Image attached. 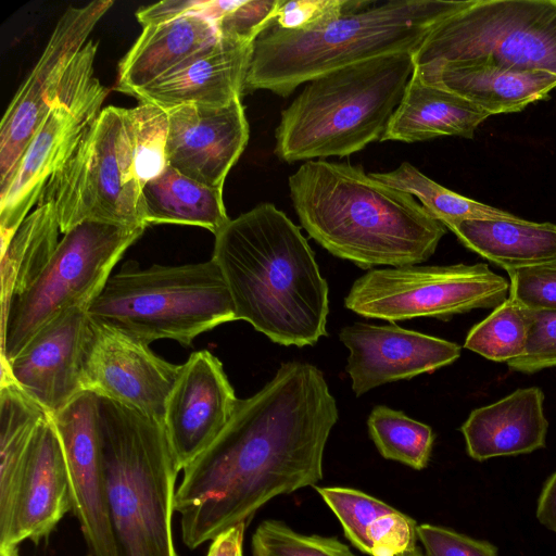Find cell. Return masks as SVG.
<instances>
[{"instance_id": "cell-37", "label": "cell", "mask_w": 556, "mask_h": 556, "mask_svg": "<svg viewBox=\"0 0 556 556\" xmlns=\"http://www.w3.org/2000/svg\"><path fill=\"white\" fill-rule=\"evenodd\" d=\"M283 0H242L216 24L223 39L253 43L258 35L277 17Z\"/></svg>"}, {"instance_id": "cell-45", "label": "cell", "mask_w": 556, "mask_h": 556, "mask_svg": "<svg viewBox=\"0 0 556 556\" xmlns=\"http://www.w3.org/2000/svg\"><path fill=\"white\" fill-rule=\"evenodd\" d=\"M396 556H427V555L422 554L421 551L416 546L414 548L402 552V553L397 554Z\"/></svg>"}, {"instance_id": "cell-9", "label": "cell", "mask_w": 556, "mask_h": 556, "mask_svg": "<svg viewBox=\"0 0 556 556\" xmlns=\"http://www.w3.org/2000/svg\"><path fill=\"white\" fill-rule=\"evenodd\" d=\"M416 66L475 62L556 75V0H470L438 24Z\"/></svg>"}, {"instance_id": "cell-23", "label": "cell", "mask_w": 556, "mask_h": 556, "mask_svg": "<svg viewBox=\"0 0 556 556\" xmlns=\"http://www.w3.org/2000/svg\"><path fill=\"white\" fill-rule=\"evenodd\" d=\"M415 68L429 83L460 96L489 115L520 112L556 88V75L543 71L507 70L475 62Z\"/></svg>"}, {"instance_id": "cell-41", "label": "cell", "mask_w": 556, "mask_h": 556, "mask_svg": "<svg viewBox=\"0 0 556 556\" xmlns=\"http://www.w3.org/2000/svg\"><path fill=\"white\" fill-rule=\"evenodd\" d=\"M208 0H165L136 12L137 21L143 27L170 22L188 15H201Z\"/></svg>"}, {"instance_id": "cell-7", "label": "cell", "mask_w": 556, "mask_h": 556, "mask_svg": "<svg viewBox=\"0 0 556 556\" xmlns=\"http://www.w3.org/2000/svg\"><path fill=\"white\" fill-rule=\"evenodd\" d=\"M87 313L147 344L172 339L186 346L199 334L237 320L229 288L213 258L146 269L126 264L110 276Z\"/></svg>"}, {"instance_id": "cell-4", "label": "cell", "mask_w": 556, "mask_h": 556, "mask_svg": "<svg viewBox=\"0 0 556 556\" xmlns=\"http://www.w3.org/2000/svg\"><path fill=\"white\" fill-rule=\"evenodd\" d=\"M470 0L365 1L307 29L279 27L275 20L253 42L244 92L269 90L288 97L303 83L382 54L416 52L442 21Z\"/></svg>"}, {"instance_id": "cell-38", "label": "cell", "mask_w": 556, "mask_h": 556, "mask_svg": "<svg viewBox=\"0 0 556 556\" xmlns=\"http://www.w3.org/2000/svg\"><path fill=\"white\" fill-rule=\"evenodd\" d=\"M509 295L528 309H556V265L507 271Z\"/></svg>"}, {"instance_id": "cell-17", "label": "cell", "mask_w": 556, "mask_h": 556, "mask_svg": "<svg viewBox=\"0 0 556 556\" xmlns=\"http://www.w3.org/2000/svg\"><path fill=\"white\" fill-rule=\"evenodd\" d=\"M349 349L346 371L361 396L384 383L412 379L454 363L462 352L455 343L397 325L355 323L339 333Z\"/></svg>"}, {"instance_id": "cell-8", "label": "cell", "mask_w": 556, "mask_h": 556, "mask_svg": "<svg viewBox=\"0 0 556 556\" xmlns=\"http://www.w3.org/2000/svg\"><path fill=\"white\" fill-rule=\"evenodd\" d=\"M141 193L128 109L110 105L101 110L40 198L53 202L60 230L66 233L87 220L146 227Z\"/></svg>"}, {"instance_id": "cell-35", "label": "cell", "mask_w": 556, "mask_h": 556, "mask_svg": "<svg viewBox=\"0 0 556 556\" xmlns=\"http://www.w3.org/2000/svg\"><path fill=\"white\" fill-rule=\"evenodd\" d=\"M252 556H356L336 538L299 533L279 520H264L252 535Z\"/></svg>"}, {"instance_id": "cell-19", "label": "cell", "mask_w": 556, "mask_h": 556, "mask_svg": "<svg viewBox=\"0 0 556 556\" xmlns=\"http://www.w3.org/2000/svg\"><path fill=\"white\" fill-rule=\"evenodd\" d=\"M168 112V165L208 187L225 179L249 141L241 98L224 106L182 105Z\"/></svg>"}, {"instance_id": "cell-3", "label": "cell", "mask_w": 556, "mask_h": 556, "mask_svg": "<svg viewBox=\"0 0 556 556\" xmlns=\"http://www.w3.org/2000/svg\"><path fill=\"white\" fill-rule=\"evenodd\" d=\"M288 185L309 237L362 269L421 264L446 232L413 195L379 181L361 166L306 161Z\"/></svg>"}, {"instance_id": "cell-28", "label": "cell", "mask_w": 556, "mask_h": 556, "mask_svg": "<svg viewBox=\"0 0 556 556\" xmlns=\"http://www.w3.org/2000/svg\"><path fill=\"white\" fill-rule=\"evenodd\" d=\"M142 223L205 228L214 236L230 220L223 189L200 184L172 166L142 188Z\"/></svg>"}, {"instance_id": "cell-40", "label": "cell", "mask_w": 556, "mask_h": 556, "mask_svg": "<svg viewBox=\"0 0 556 556\" xmlns=\"http://www.w3.org/2000/svg\"><path fill=\"white\" fill-rule=\"evenodd\" d=\"M363 0H296L283 1L275 23L285 29H307L346 11L357 8Z\"/></svg>"}, {"instance_id": "cell-22", "label": "cell", "mask_w": 556, "mask_h": 556, "mask_svg": "<svg viewBox=\"0 0 556 556\" xmlns=\"http://www.w3.org/2000/svg\"><path fill=\"white\" fill-rule=\"evenodd\" d=\"M543 403L542 390L529 387L473 409L460 427L468 455L483 462L544 447L548 421Z\"/></svg>"}, {"instance_id": "cell-31", "label": "cell", "mask_w": 556, "mask_h": 556, "mask_svg": "<svg viewBox=\"0 0 556 556\" xmlns=\"http://www.w3.org/2000/svg\"><path fill=\"white\" fill-rule=\"evenodd\" d=\"M369 175L388 186L416 197L421 205L447 229L463 220H517L520 218L439 185L408 162L401 163L391 172L369 173Z\"/></svg>"}, {"instance_id": "cell-21", "label": "cell", "mask_w": 556, "mask_h": 556, "mask_svg": "<svg viewBox=\"0 0 556 556\" xmlns=\"http://www.w3.org/2000/svg\"><path fill=\"white\" fill-rule=\"evenodd\" d=\"M253 43L220 38L135 93L165 111L182 105L224 106L244 92Z\"/></svg>"}, {"instance_id": "cell-43", "label": "cell", "mask_w": 556, "mask_h": 556, "mask_svg": "<svg viewBox=\"0 0 556 556\" xmlns=\"http://www.w3.org/2000/svg\"><path fill=\"white\" fill-rule=\"evenodd\" d=\"M535 515L541 525L556 534V471L543 485Z\"/></svg>"}, {"instance_id": "cell-13", "label": "cell", "mask_w": 556, "mask_h": 556, "mask_svg": "<svg viewBox=\"0 0 556 556\" xmlns=\"http://www.w3.org/2000/svg\"><path fill=\"white\" fill-rule=\"evenodd\" d=\"M179 371L180 365L161 358L149 344L89 316L80 365L83 391L115 401L163 425L166 402Z\"/></svg>"}, {"instance_id": "cell-1", "label": "cell", "mask_w": 556, "mask_h": 556, "mask_svg": "<svg viewBox=\"0 0 556 556\" xmlns=\"http://www.w3.org/2000/svg\"><path fill=\"white\" fill-rule=\"evenodd\" d=\"M338 417L320 369L282 363L258 392L238 401L219 435L182 469L174 508L186 546L248 522L278 495L315 486Z\"/></svg>"}, {"instance_id": "cell-11", "label": "cell", "mask_w": 556, "mask_h": 556, "mask_svg": "<svg viewBox=\"0 0 556 556\" xmlns=\"http://www.w3.org/2000/svg\"><path fill=\"white\" fill-rule=\"evenodd\" d=\"M98 45L88 40L67 66L50 110L0 189L1 249L11 240L52 177L101 112L108 89L94 77Z\"/></svg>"}, {"instance_id": "cell-6", "label": "cell", "mask_w": 556, "mask_h": 556, "mask_svg": "<svg viewBox=\"0 0 556 556\" xmlns=\"http://www.w3.org/2000/svg\"><path fill=\"white\" fill-rule=\"evenodd\" d=\"M412 51L320 75L280 115L275 153L287 163L348 156L381 140L414 72Z\"/></svg>"}, {"instance_id": "cell-14", "label": "cell", "mask_w": 556, "mask_h": 556, "mask_svg": "<svg viewBox=\"0 0 556 556\" xmlns=\"http://www.w3.org/2000/svg\"><path fill=\"white\" fill-rule=\"evenodd\" d=\"M113 4L112 0H98L79 8L71 7L56 22L45 50L1 119L0 189L11 179L28 142L50 110L67 66Z\"/></svg>"}, {"instance_id": "cell-25", "label": "cell", "mask_w": 556, "mask_h": 556, "mask_svg": "<svg viewBox=\"0 0 556 556\" xmlns=\"http://www.w3.org/2000/svg\"><path fill=\"white\" fill-rule=\"evenodd\" d=\"M489 116L460 96L429 83L414 68L380 141L412 143L441 136L471 139Z\"/></svg>"}, {"instance_id": "cell-5", "label": "cell", "mask_w": 556, "mask_h": 556, "mask_svg": "<svg viewBox=\"0 0 556 556\" xmlns=\"http://www.w3.org/2000/svg\"><path fill=\"white\" fill-rule=\"evenodd\" d=\"M98 425L115 556H178L173 515L180 470L163 425L101 396Z\"/></svg>"}, {"instance_id": "cell-26", "label": "cell", "mask_w": 556, "mask_h": 556, "mask_svg": "<svg viewBox=\"0 0 556 556\" xmlns=\"http://www.w3.org/2000/svg\"><path fill=\"white\" fill-rule=\"evenodd\" d=\"M340 521L345 538L370 556H396L414 548L418 525L409 516L362 491L315 486Z\"/></svg>"}, {"instance_id": "cell-20", "label": "cell", "mask_w": 556, "mask_h": 556, "mask_svg": "<svg viewBox=\"0 0 556 556\" xmlns=\"http://www.w3.org/2000/svg\"><path fill=\"white\" fill-rule=\"evenodd\" d=\"M87 309L77 307L62 314L8 362L14 382L51 416L83 392Z\"/></svg>"}, {"instance_id": "cell-33", "label": "cell", "mask_w": 556, "mask_h": 556, "mask_svg": "<svg viewBox=\"0 0 556 556\" xmlns=\"http://www.w3.org/2000/svg\"><path fill=\"white\" fill-rule=\"evenodd\" d=\"M531 309L508 298L468 332L464 346L486 359L508 363L525 350Z\"/></svg>"}, {"instance_id": "cell-24", "label": "cell", "mask_w": 556, "mask_h": 556, "mask_svg": "<svg viewBox=\"0 0 556 556\" xmlns=\"http://www.w3.org/2000/svg\"><path fill=\"white\" fill-rule=\"evenodd\" d=\"M219 39L215 24L201 15L143 27L118 63L115 89L134 97Z\"/></svg>"}, {"instance_id": "cell-18", "label": "cell", "mask_w": 556, "mask_h": 556, "mask_svg": "<svg viewBox=\"0 0 556 556\" xmlns=\"http://www.w3.org/2000/svg\"><path fill=\"white\" fill-rule=\"evenodd\" d=\"M73 491V514L93 556H115L105 502L98 396L83 391L51 416Z\"/></svg>"}, {"instance_id": "cell-44", "label": "cell", "mask_w": 556, "mask_h": 556, "mask_svg": "<svg viewBox=\"0 0 556 556\" xmlns=\"http://www.w3.org/2000/svg\"><path fill=\"white\" fill-rule=\"evenodd\" d=\"M0 556H20L18 546L0 547Z\"/></svg>"}, {"instance_id": "cell-27", "label": "cell", "mask_w": 556, "mask_h": 556, "mask_svg": "<svg viewBox=\"0 0 556 556\" xmlns=\"http://www.w3.org/2000/svg\"><path fill=\"white\" fill-rule=\"evenodd\" d=\"M469 250L506 271L556 265V225L523 218L470 219L448 228Z\"/></svg>"}, {"instance_id": "cell-39", "label": "cell", "mask_w": 556, "mask_h": 556, "mask_svg": "<svg viewBox=\"0 0 556 556\" xmlns=\"http://www.w3.org/2000/svg\"><path fill=\"white\" fill-rule=\"evenodd\" d=\"M417 534L427 556H498L492 543L448 528L422 523L417 527Z\"/></svg>"}, {"instance_id": "cell-34", "label": "cell", "mask_w": 556, "mask_h": 556, "mask_svg": "<svg viewBox=\"0 0 556 556\" xmlns=\"http://www.w3.org/2000/svg\"><path fill=\"white\" fill-rule=\"evenodd\" d=\"M128 112L134 131L135 173L143 188L168 166V112L150 103H141Z\"/></svg>"}, {"instance_id": "cell-42", "label": "cell", "mask_w": 556, "mask_h": 556, "mask_svg": "<svg viewBox=\"0 0 556 556\" xmlns=\"http://www.w3.org/2000/svg\"><path fill=\"white\" fill-rule=\"evenodd\" d=\"M247 522H240L218 534L206 556H243L242 544Z\"/></svg>"}, {"instance_id": "cell-2", "label": "cell", "mask_w": 556, "mask_h": 556, "mask_svg": "<svg viewBox=\"0 0 556 556\" xmlns=\"http://www.w3.org/2000/svg\"><path fill=\"white\" fill-rule=\"evenodd\" d=\"M212 258L229 288L236 318L281 345L327 336L329 288L300 228L271 203L230 219Z\"/></svg>"}, {"instance_id": "cell-32", "label": "cell", "mask_w": 556, "mask_h": 556, "mask_svg": "<svg viewBox=\"0 0 556 556\" xmlns=\"http://www.w3.org/2000/svg\"><path fill=\"white\" fill-rule=\"evenodd\" d=\"M367 426L369 435L383 458L416 470L427 467L434 442L431 427L384 405L372 408Z\"/></svg>"}, {"instance_id": "cell-30", "label": "cell", "mask_w": 556, "mask_h": 556, "mask_svg": "<svg viewBox=\"0 0 556 556\" xmlns=\"http://www.w3.org/2000/svg\"><path fill=\"white\" fill-rule=\"evenodd\" d=\"M48 416L15 382L0 384V519L9 511L34 435Z\"/></svg>"}, {"instance_id": "cell-36", "label": "cell", "mask_w": 556, "mask_h": 556, "mask_svg": "<svg viewBox=\"0 0 556 556\" xmlns=\"http://www.w3.org/2000/svg\"><path fill=\"white\" fill-rule=\"evenodd\" d=\"M507 365L523 374L556 367V309H531L525 350Z\"/></svg>"}, {"instance_id": "cell-10", "label": "cell", "mask_w": 556, "mask_h": 556, "mask_svg": "<svg viewBox=\"0 0 556 556\" xmlns=\"http://www.w3.org/2000/svg\"><path fill=\"white\" fill-rule=\"evenodd\" d=\"M144 229L87 220L64 233L47 267L1 319V358L11 362L67 311L88 308Z\"/></svg>"}, {"instance_id": "cell-29", "label": "cell", "mask_w": 556, "mask_h": 556, "mask_svg": "<svg viewBox=\"0 0 556 556\" xmlns=\"http://www.w3.org/2000/svg\"><path fill=\"white\" fill-rule=\"evenodd\" d=\"M59 232L53 202L40 198L1 249V319L12 301L31 287L51 261L60 242Z\"/></svg>"}, {"instance_id": "cell-16", "label": "cell", "mask_w": 556, "mask_h": 556, "mask_svg": "<svg viewBox=\"0 0 556 556\" xmlns=\"http://www.w3.org/2000/svg\"><path fill=\"white\" fill-rule=\"evenodd\" d=\"M73 510V491L63 447L48 416L38 427L17 479L7 516L0 519V547L47 539Z\"/></svg>"}, {"instance_id": "cell-12", "label": "cell", "mask_w": 556, "mask_h": 556, "mask_svg": "<svg viewBox=\"0 0 556 556\" xmlns=\"http://www.w3.org/2000/svg\"><path fill=\"white\" fill-rule=\"evenodd\" d=\"M509 287L484 263L389 267L356 279L344 305L363 317L392 323L418 317L446 320L496 307L508 298Z\"/></svg>"}, {"instance_id": "cell-15", "label": "cell", "mask_w": 556, "mask_h": 556, "mask_svg": "<svg viewBox=\"0 0 556 556\" xmlns=\"http://www.w3.org/2000/svg\"><path fill=\"white\" fill-rule=\"evenodd\" d=\"M238 401L222 362L211 352H194L180 365L163 421L179 470L219 435Z\"/></svg>"}]
</instances>
